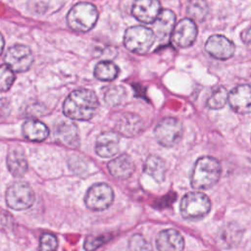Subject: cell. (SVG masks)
<instances>
[{
	"mask_svg": "<svg viewBox=\"0 0 251 251\" xmlns=\"http://www.w3.org/2000/svg\"><path fill=\"white\" fill-rule=\"evenodd\" d=\"M98 106L97 96L92 90L77 89L66 98L63 111L72 120L88 121L95 116Z\"/></svg>",
	"mask_w": 251,
	"mask_h": 251,
	"instance_id": "1",
	"label": "cell"
},
{
	"mask_svg": "<svg viewBox=\"0 0 251 251\" xmlns=\"http://www.w3.org/2000/svg\"><path fill=\"white\" fill-rule=\"evenodd\" d=\"M221 176V165L218 159L211 156L199 158L192 170L191 186L198 190H205L215 185Z\"/></svg>",
	"mask_w": 251,
	"mask_h": 251,
	"instance_id": "2",
	"label": "cell"
},
{
	"mask_svg": "<svg viewBox=\"0 0 251 251\" xmlns=\"http://www.w3.org/2000/svg\"><path fill=\"white\" fill-rule=\"evenodd\" d=\"M98 19V11L96 7L90 3H78L75 5L67 16L69 26L78 32H86L90 30L96 24Z\"/></svg>",
	"mask_w": 251,
	"mask_h": 251,
	"instance_id": "3",
	"label": "cell"
},
{
	"mask_svg": "<svg viewBox=\"0 0 251 251\" xmlns=\"http://www.w3.org/2000/svg\"><path fill=\"white\" fill-rule=\"evenodd\" d=\"M179 209L184 219L199 220L210 212L211 201L204 193L189 192L181 198Z\"/></svg>",
	"mask_w": 251,
	"mask_h": 251,
	"instance_id": "4",
	"label": "cell"
},
{
	"mask_svg": "<svg viewBox=\"0 0 251 251\" xmlns=\"http://www.w3.org/2000/svg\"><path fill=\"white\" fill-rule=\"evenodd\" d=\"M154 40L155 34L151 29L143 25H134L126 29L124 42L129 51L145 54L153 45Z\"/></svg>",
	"mask_w": 251,
	"mask_h": 251,
	"instance_id": "5",
	"label": "cell"
},
{
	"mask_svg": "<svg viewBox=\"0 0 251 251\" xmlns=\"http://www.w3.org/2000/svg\"><path fill=\"white\" fill-rule=\"evenodd\" d=\"M183 126L179 120L168 117L161 120L154 129V134L157 141L165 147L176 145L182 137Z\"/></svg>",
	"mask_w": 251,
	"mask_h": 251,
	"instance_id": "6",
	"label": "cell"
},
{
	"mask_svg": "<svg viewBox=\"0 0 251 251\" xmlns=\"http://www.w3.org/2000/svg\"><path fill=\"white\" fill-rule=\"evenodd\" d=\"M34 202V192L25 181L13 182L6 191V203L14 210H25Z\"/></svg>",
	"mask_w": 251,
	"mask_h": 251,
	"instance_id": "7",
	"label": "cell"
},
{
	"mask_svg": "<svg viewBox=\"0 0 251 251\" xmlns=\"http://www.w3.org/2000/svg\"><path fill=\"white\" fill-rule=\"evenodd\" d=\"M113 201L114 191L112 187L105 182L93 184L87 190L84 197L86 207L92 211H103L110 207Z\"/></svg>",
	"mask_w": 251,
	"mask_h": 251,
	"instance_id": "8",
	"label": "cell"
},
{
	"mask_svg": "<svg viewBox=\"0 0 251 251\" xmlns=\"http://www.w3.org/2000/svg\"><path fill=\"white\" fill-rule=\"evenodd\" d=\"M4 61L14 72H25L32 65L33 55L27 46L17 44L7 50Z\"/></svg>",
	"mask_w": 251,
	"mask_h": 251,
	"instance_id": "9",
	"label": "cell"
},
{
	"mask_svg": "<svg viewBox=\"0 0 251 251\" xmlns=\"http://www.w3.org/2000/svg\"><path fill=\"white\" fill-rule=\"evenodd\" d=\"M205 50L216 59L226 60L233 55L235 46L226 36L216 34L208 38L205 44Z\"/></svg>",
	"mask_w": 251,
	"mask_h": 251,
	"instance_id": "10",
	"label": "cell"
},
{
	"mask_svg": "<svg viewBox=\"0 0 251 251\" xmlns=\"http://www.w3.org/2000/svg\"><path fill=\"white\" fill-rule=\"evenodd\" d=\"M230 108L238 114L251 113V86L238 85L234 87L227 97Z\"/></svg>",
	"mask_w": 251,
	"mask_h": 251,
	"instance_id": "11",
	"label": "cell"
},
{
	"mask_svg": "<svg viewBox=\"0 0 251 251\" xmlns=\"http://www.w3.org/2000/svg\"><path fill=\"white\" fill-rule=\"evenodd\" d=\"M197 36V27L191 19L179 21L173 30V40L179 47H189Z\"/></svg>",
	"mask_w": 251,
	"mask_h": 251,
	"instance_id": "12",
	"label": "cell"
},
{
	"mask_svg": "<svg viewBox=\"0 0 251 251\" xmlns=\"http://www.w3.org/2000/svg\"><path fill=\"white\" fill-rule=\"evenodd\" d=\"M161 12V4L159 0H135L131 13L135 19L141 23L151 24Z\"/></svg>",
	"mask_w": 251,
	"mask_h": 251,
	"instance_id": "13",
	"label": "cell"
},
{
	"mask_svg": "<svg viewBox=\"0 0 251 251\" xmlns=\"http://www.w3.org/2000/svg\"><path fill=\"white\" fill-rule=\"evenodd\" d=\"M120 150V137L116 131L108 130L100 133L96 139L95 151L102 158L116 155Z\"/></svg>",
	"mask_w": 251,
	"mask_h": 251,
	"instance_id": "14",
	"label": "cell"
},
{
	"mask_svg": "<svg viewBox=\"0 0 251 251\" xmlns=\"http://www.w3.org/2000/svg\"><path fill=\"white\" fill-rule=\"evenodd\" d=\"M156 246L159 251H182L184 240L177 230L169 228L158 233Z\"/></svg>",
	"mask_w": 251,
	"mask_h": 251,
	"instance_id": "15",
	"label": "cell"
},
{
	"mask_svg": "<svg viewBox=\"0 0 251 251\" xmlns=\"http://www.w3.org/2000/svg\"><path fill=\"white\" fill-rule=\"evenodd\" d=\"M108 171L115 178L126 179L134 172V163L128 155L122 154L108 163Z\"/></svg>",
	"mask_w": 251,
	"mask_h": 251,
	"instance_id": "16",
	"label": "cell"
},
{
	"mask_svg": "<svg viewBox=\"0 0 251 251\" xmlns=\"http://www.w3.org/2000/svg\"><path fill=\"white\" fill-rule=\"evenodd\" d=\"M176 16L171 10H162L153 22V32L160 39H166L174 30Z\"/></svg>",
	"mask_w": 251,
	"mask_h": 251,
	"instance_id": "17",
	"label": "cell"
},
{
	"mask_svg": "<svg viewBox=\"0 0 251 251\" xmlns=\"http://www.w3.org/2000/svg\"><path fill=\"white\" fill-rule=\"evenodd\" d=\"M7 167L14 176H23L27 171V161L22 147L13 146L7 155Z\"/></svg>",
	"mask_w": 251,
	"mask_h": 251,
	"instance_id": "18",
	"label": "cell"
},
{
	"mask_svg": "<svg viewBox=\"0 0 251 251\" xmlns=\"http://www.w3.org/2000/svg\"><path fill=\"white\" fill-rule=\"evenodd\" d=\"M142 128V121L139 116L132 113L124 114L117 122L116 129L117 131L126 136L133 137L139 133Z\"/></svg>",
	"mask_w": 251,
	"mask_h": 251,
	"instance_id": "19",
	"label": "cell"
},
{
	"mask_svg": "<svg viewBox=\"0 0 251 251\" xmlns=\"http://www.w3.org/2000/svg\"><path fill=\"white\" fill-rule=\"evenodd\" d=\"M55 136L65 145L76 147L79 144V134L76 126L72 122H62L55 127Z\"/></svg>",
	"mask_w": 251,
	"mask_h": 251,
	"instance_id": "20",
	"label": "cell"
},
{
	"mask_svg": "<svg viewBox=\"0 0 251 251\" xmlns=\"http://www.w3.org/2000/svg\"><path fill=\"white\" fill-rule=\"evenodd\" d=\"M23 134L30 141H43L49 134L48 127L39 121H26L23 125Z\"/></svg>",
	"mask_w": 251,
	"mask_h": 251,
	"instance_id": "21",
	"label": "cell"
},
{
	"mask_svg": "<svg viewBox=\"0 0 251 251\" xmlns=\"http://www.w3.org/2000/svg\"><path fill=\"white\" fill-rule=\"evenodd\" d=\"M144 172L152 176L157 182L163 181L166 174L165 161L156 155L149 156L144 164Z\"/></svg>",
	"mask_w": 251,
	"mask_h": 251,
	"instance_id": "22",
	"label": "cell"
},
{
	"mask_svg": "<svg viewBox=\"0 0 251 251\" xmlns=\"http://www.w3.org/2000/svg\"><path fill=\"white\" fill-rule=\"evenodd\" d=\"M241 230L235 225H226L220 231L218 236V242L225 246V248H230L236 245L241 237Z\"/></svg>",
	"mask_w": 251,
	"mask_h": 251,
	"instance_id": "23",
	"label": "cell"
},
{
	"mask_svg": "<svg viewBox=\"0 0 251 251\" xmlns=\"http://www.w3.org/2000/svg\"><path fill=\"white\" fill-rule=\"evenodd\" d=\"M118 74H119L118 67L110 61L100 62L96 65L94 69L95 77L103 81H110L115 79Z\"/></svg>",
	"mask_w": 251,
	"mask_h": 251,
	"instance_id": "24",
	"label": "cell"
},
{
	"mask_svg": "<svg viewBox=\"0 0 251 251\" xmlns=\"http://www.w3.org/2000/svg\"><path fill=\"white\" fill-rule=\"evenodd\" d=\"M209 11L206 0H190L187 6V14L191 20L202 22Z\"/></svg>",
	"mask_w": 251,
	"mask_h": 251,
	"instance_id": "25",
	"label": "cell"
},
{
	"mask_svg": "<svg viewBox=\"0 0 251 251\" xmlns=\"http://www.w3.org/2000/svg\"><path fill=\"white\" fill-rule=\"evenodd\" d=\"M228 93L223 86H218L213 89L210 97L207 100V106L210 109L218 110L223 108L227 101Z\"/></svg>",
	"mask_w": 251,
	"mask_h": 251,
	"instance_id": "26",
	"label": "cell"
},
{
	"mask_svg": "<svg viewBox=\"0 0 251 251\" xmlns=\"http://www.w3.org/2000/svg\"><path fill=\"white\" fill-rule=\"evenodd\" d=\"M126 89L121 85L110 86L104 94V99L106 103L110 106H118L122 104L126 99Z\"/></svg>",
	"mask_w": 251,
	"mask_h": 251,
	"instance_id": "27",
	"label": "cell"
},
{
	"mask_svg": "<svg viewBox=\"0 0 251 251\" xmlns=\"http://www.w3.org/2000/svg\"><path fill=\"white\" fill-rule=\"evenodd\" d=\"M15 80L14 71L8 65L0 66V91H7L10 89Z\"/></svg>",
	"mask_w": 251,
	"mask_h": 251,
	"instance_id": "28",
	"label": "cell"
},
{
	"mask_svg": "<svg viewBox=\"0 0 251 251\" xmlns=\"http://www.w3.org/2000/svg\"><path fill=\"white\" fill-rule=\"evenodd\" d=\"M58 247V240L55 235L45 232L40 237L39 251H56Z\"/></svg>",
	"mask_w": 251,
	"mask_h": 251,
	"instance_id": "29",
	"label": "cell"
},
{
	"mask_svg": "<svg viewBox=\"0 0 251 251\" xmlns=\"http://www.w3.org/2000/svg\"><path fill=\"white\" fill-rule=\"evenodd\" d=\"M128 248L130 251H149L150 246L141 234H134L128 241Z\"/></svg>",
	"mask_w": 251,
	"mask_h": 251,
	"instance_id": "30",
	"label": "cell"
},
{
	"mask_svg": "<svg viewBox=\"0 0 251 251\" xmlns=\"http://www.w3.org/2000/svg\"><path fill=\"white\" fill-rule=\"evenodd\" d=\"M111 238L110 235L104 234V235H99L96 237H88L85 240L84 243V248L86 251H93L94 249L98 248L99 246L103 245L106 241H108Z\"/></svg>",
	"mask_w": 251,
	"mask_h": 251,
	"instance_id": "31",
	"label": "cell"
},
{
	"mask_svg": "<svg viewBox=\"0 0 251 251\" xmlns=\"http://www.w3.org/2000/svg\"><path fill=\"white\" fill-rule=\"evenodd\" d=\"M30 4H33V6H29V7L35 13H42L46 9V6L44 5L43 0H31Z\"/></svg>",
	"mask_w": 251,
	"mask_h": 251,
	"instance_id": "32",
	"label": "cell"
},
{
	"mask_svg": "<svg viewBox=\"0 0 251 251\" xmlns=\"http://www.w3.org/2000/svg\"><path fill=\"white\" fill-rule=\"evenodd\" d=\"M241 39L244 44L251 49V25L243 30V32L241 33Z\"/></svg>",
	"mask_w": 251,
	"mask_h": 251,
	"instance_id": "33",
	"label": "cell"
},
{
	"mask_svg": "<svg viewBox=\"0 0 251 251\" xmlns=\"http://www.w3.org/2000/svg\"><path fill=\"white\" fill-rule=\"evenodd\" d=\"M9 110V104L5 99H0V116H4Z\"/></svg>",
	"mask_w": 251,
	"mask_h": 251,
	"instance_id": "34",
	"label": "cell"
},
{
	"mask_svg": "<svg viewBox=\"0 0 251 251\" xmlns=\"http://www.w3.org/2000/svg\"><path fill=\"white\" fill-rule=\"evenodd\" d=\"M3 48H4V38H3L2 34L0 33V55L3 52Z\"/></svg>",
	"mask_w": 251,
	"mask_h": 251,
	"instance_id": "35",
	"label": "cell"
}]
</instances>
